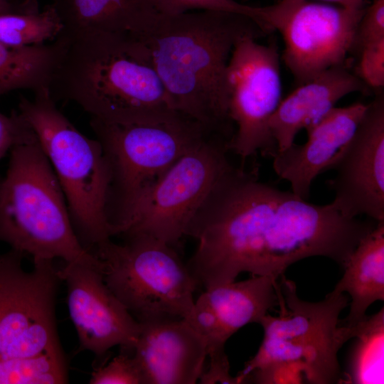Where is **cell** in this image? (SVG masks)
<instances>
[{
	"mask_svg": "<svg viewBox=\"0 0 384 384\" xmlns=\"http://www.w3.org/2000/svg\"><path fill=\"white\" fill-rule=\"evenodd\" d=\"M256 171L240 167L186 231L198 242L187 266L205 288L234 282L243 272L277 280L292 264L314 256L343 269L377 224L261 182Z\"/></svg>",
	"mask_w": 384,
	"mask_h": 384,
	"instance_id": "6da1fadb",
	"label": "cell"
},
{
	"mask_svg": "<svg viewBox=\"0 0 384 384\" xmlns=\"http://www.w3.org/2000/svg\"><path fill=\"white\" fill-rule=\"evenodd\" d=\"M265 31L248 16L220 11H191L164 16L139 38L176 112L212 133L232 139L225 77L236 42Z\"/></svg>",
	"mask_w": 384,
	"mask_h": 384,
	"instance_id": "7a4b0ae2",
	"label": "cell"
},
{
	"mask_svg": "<svg viewBox=\"0 0 384 384\" xmlns=\"http://www.w3.org/2000/svg\"><path fill=\"white\" fill-rule=\"evenodd\" d=\"M63 49L49 85L53 99L78 104L114 124L163 119L173 108L148 49L128 33H60Z\"/></svg>",
	"mask_w": 384,
	"mask_h": 384,
	"instance_id": "3957f363",
	"label": "cell"
},
{
	"mask_svg": "<svg viewBox=\"0 0 384 384\" xmlns=\"http://www.w3.org/2000/svg\"><path fill=\"white\" fill-rule=\"evenodd\" d=\"M278 316L266 314L259 324L264 338L256 354L235 377L240 383H341L338 352L356 334L339 324L348 304L345 293L331 291L318 302L300 299L296 284L282 275Z\"/></svg>",
	"mask_w": 384,
	"mask_h": 384,
	"instance_id": "277c9868",
	"label": "cell"
},
{
	"mask_svg": "<svg viewBox=\"0 0 384 384\" xmlns=\"http://www.w3.org/2000/svg\"><path fill=\"white\" fill-rule=\"evenodd\" d=\"M10 152L0 180V242L33 261H96L75 233L63 190L37 137Z\"/></svg>",
	"mask_w": 384,
	"mask_h": 384,
	"instance_id": "5b68a950",
	"label": "cell"
},
{
	"mask_svg": "<svg viewBox=\"0 0 384 384\" xmlns=\"http://www.w3.org/2000/svg\"><path fill=\"white\" fill-rule=\"evenodd\" d=\"M18 112L31 127L65 196L75 233L88 252L115 235L107 214L110 164L100 142L87 137L58 109L48 88L21 97Z\"/></svg>",
	"mask_w": 384,
	"mask_h": 384,
	"instance_id": "8992f818",
	"label": "cell"
},
{
	"mask_svg": "<svg viewBox=\"0 0 384 384\" xmlns=\"http://www.w3.org/2000/svg\"><path fill=\"white\" fill-rule=\"evenodd\" d=\"M230 140L210 134L176 161L133 204L117 235H146L174 245L215 191L239 168Z\"/></svg>",
	"mask_w": 384,
	"mask_h": 384,
	"instance_id": "52a82bcc",
	"label": "cell"
},
{
	"mask_svg": "<svg viewBox=\"0 0 384 384\" xmlns=\"http://www.w3.org/2000/svg\"><path fill=\"white\" fill-rule=\"evenodd\" d=\"M111 239L92 251L103 279L138 322L185 319L194 304L198 284L172 245L146 235Z\"/></svg>",
	"mask_w": 384,
	"mask_h": 384,
	"instance_id": "ba28073f",
	"label": "cell"
},
{
	"mask_svg": "<svg viewBox=\"0 0 384 384\" xmlns=\"http://www.w3.org/2000/svg\"><path fill=\"white\" fill-rule=\"evenodd\" d=\"M90 124L111 169L107 214L114 227L176 161L213 134L179 112L163 119L124 124L91 117Z\"/></svg>",
	"mask_w": 384,
	"mask_h": 384,
	"instance_id": "9c48e42d",
	"label": "cell"
},
{
	"mask_svg": "<svg viewBox=\"0 0 384 384\" xmlns=\"http://www.w3.org/2000/svg\"><path fill=\"white\" fill-rule=\"evenodd\" d=\"M365 7L351 9L310 0H280L262 6L264 31H277L283 60L297 85L343 65L353 50Z\"/></svg>",
	"mask_w": 384,
	"mask_h": 384,
	"instance_id": "30bf717a",
	"label": "cell"
},
{
	"mask_svg": "<svg viewBox=\"0 0 384 384\" xmlns=\"http://www.w3.org/2000/svg\"><path fill=\"white\" fill-rule=\"evenodd\" d=\"M259 36L247 34L236 42L226 70L228 114L235 128L229 147L243 159L277 152L270 122L282 100L279 54L274 43L257 42Z\"/></svg>",
	"mask_w": 384,
	"mask_h": 384,
	"instance_id": "8fae6325",
	"label": "cell"
},
{
	"mask_svg": "<svg viewBox=\"0 0 384 384\" xmlns=\"http://www.w3.org/2000/svg\"><path fill=\"white\" fill-rule=\"evenodd\" d=\"M60 280L53 260L33 261L31 272H19L0 323V370L14 360L41 354L65 358L55 318Z\"/></svg>",
	"mask_w": 384,
	"mask_h": 384,
	"instance_id": "7c38bea8",
	"label": "cell"
},
{
	"mask_svg": "<svg viewBox=\"0 0 384 384\" xmlns=\"http://www.w3.org/2000/svg\"><path fill=\"white\" fill-rule=\"evenodd\" d=\"M329 170L334 193L331 202L344 216L365 215L384 221V98L380 93L368 105L353 135Z\"/></svg>",
	"mask_w": 384,
	"mask_h": 384,
	"instance_id": "4fadbf2b",
	"label": "cell"
},
{
	"mask_svg": "<svg viewBox=\"0 0 384 384\" xmlns=\"http://www.w3.org/2000/svg\"><path fill=\"white\" fill-rule=\"evenodd\" d=\"M58 274L66 284L69 314L80 349L97 357L115 346L133 349L140 324L105 283L97 258L65 262Z\"/></svg>",
	"mask_w": 384,
	"mask_h": 384,
	"instance_id": "5bb4252c",
	"label": "cell"
},
{
	"mask_svg": "<svg viewBox=\"0 0 384 384\" xmlns=\"http://www.w3.org/2000/svg\"><path fill=\"white\" fill-rule=\"evenodd\" d=\"M282 299L277 280L268 276L206 288L183 319L204 339L209 361H228L225 344L242 326L258 323Z\"/></svg>",
	"mask_w": 384,
	"mask_h": 384,
	"instance_id": "9a60e30c",
	"label": "cell"
},
{
	"mask_svg": "<svg viewBox=\"0 0 384 384\" xmlns=\"http://www.w3.org/2000/svg\"><path fill=\"white\" fill-rule=\"evenodd\" d=\"M133 354L145 384H195L207 357L202 336L183 319L139 322Z\"/></svg>",
	"mask_w": 384,
	"mask_h": 384,
	"instance_id": "2e32d148",
	"label": "cell"
},
{
	"mask_svg": "<svg viewBox=\"0 0 384 384\" xmlns=\"http://www.w3.org/2000/svg\"><path fill=\"white\" fill-rule=\"evenodd\" d=\"M368 105L357 102L334 107L306 130L302 144L293 143L273 159L276 174L289 183L291 191L306 200L314 180L329 171L338 154L353 135Z\"/></svg>",
	"mask_w": 384,
	"mask_h": 384,
	"instance_id": "e0dca14e",
	"label": "cell"
},
{
	"mask_svg": "<svg viewBox=\"0 0 384 384\" xmlns=\"http://www.w3.org/2000/svg\"><path fill=\"white\" fill-rule=\"evenodd\" d=\"M366 88L357 75L343 65L326 70L298 85L282 100L270 122L277 151L290 146L301 130L314 125L343 97L366 91Z\"/></svg>",
	"mask_w": 384,
	"mask_h": 384,
	"instance_id": "ac0fdd59",
	"label": "cell"
},
{
	"mask_svg": "<svg viewBox=\"0 0 384 384\" xmlns=\"http://www.w3.org/2000/svg\"><path fill=\"white\" fill-rule=\"evenodd\" d=\"M51 4L63 22L61 33L65 34L106 31L141 38L164 16L156 0H53Z\"/></svg>",
	"mask_w": 384,
	"mask_h": 384,
	"instance_id": "d6986e66",
	"label": "cell"
},
{
	"mask_svg": "<svg viewBox=\"0 0 384 384\" xmlns=\"http://www.w3.org/2000/svg\"><path fill=\"white\" fill-rule=\"evenodd\" d=\"M343 270L333 291L351 297L349 313L341 325L353 327L366 318L370 304L384 300V221L360 241Z\"/></svg>",
	"mask_w": 384,
	"mask_h": 384,
	"instance_id": "ffe728a7",
	"label": "cell"
},
{
	"mask_svg": "<svg viewBox=\"0 0 384 384\" xmlns=\"http://www.w3.org/2000/svg\"><path fill=\"white\" fill-rule=\"evenodd\" d=\"M63 45L59 36L47 43L22 48L0 42V95L20 89L33 92L49 89Z\"/></svg>",
	"mask_w": 384,
	"mask_h": 384,
	"instance_id": "44dd1931",
	"label": "cell"
},
{
	"mask_svg": "<svg viewBox=\"0 0 384 384\" xmlns=\"http://www.w3.org/2000/svg\"><path fill=\"white\" fill-rule=\"evenodd\" d=\"M356 338L351 349L343 383H383L384 308L356 326Z\"/></svg>",
	"mask_w": 384,
	"mask_h": 384,
	"instance_id": "7402d4cb",
	"label": "cell"
},
{
	"mask_svg": "<svg viewBox=\"0 0 384 384\" xmlns=\"http://www.w3.org/2000/svg\"><path fill=\"white\" fill-rule=\"evenodd\" d=\"M63 22L50 4L43 10L0 15V42L14 48L41 45L57 38Z\"/></svg>",
	"mask_w": 384,
	"mask_h": 384,
	"instance_id": "603a6c76",
	"label": "cell"
},
{
	"mask_svg": "<svg viewBox=\"0 0 384 384\" xmlns=\"http://www.w3.org/2000/svg\"><path fill=\"white\" fill-rule=\"evenodd\" d=\"M160 13L174 16L191 11L209 10L244 14L261 27V6L245 5L235 0H156Z\"/></svg>",
	"mask_w": 384,
	"mask_h": 384,
	"instance_id": "cb8c5ba5",
	"label": "cell"
},
{
	"mask_svg": "<svg viewBox=\"0 0 384 384\" xmlns=\"http://www.w3.org/2000/svg\"><path fill=\"white\" fill-rule=\"evenodd\" d=\"M122 350L110 362L93 370L90 384H145L133 351L123 348Z\"/></svg>",
	"mask_w": 384,
	"mask_h": 384,
	"instance_id": "d4e9b609",
	"label": "cell"
},
{
	"mask_svg": "<svg viewBox=\"0 0 384 384\" xmlns=\"http://www.w3.org/2000/svg\"><path fill=\"white\" fill-rule=\"evenodd\" d=\"M356 75L367 87L381 89L384 85V39L363 46Z\"/></svg>",
	"mask_w": 384,
	"mask_h": 384,
	"instance_id": "484cf974",
	"label": "cell"
},
{
	"mask_svg": "<svg viewBox=\"0 0 384 384\" xmlns=\"http://www.w3.org/2000/svg\"><path fill=\"white\" fill-rule=\"evenodd\" d=\"M384 39V0H372L358 23L353 48Z\"/></svg>",
	"mask_w": 384,
	"mask_h": 384,
	"instance_id": "4316f807",
	"label": "cell"
},
{
	"mask_svg": "<svg viewBox=\"0 0 384 384\" xmlns=\"http://www.w3.org/2000/svg\"><path fill=\"white\" fill-rule=\"evenodd\" d=\"M36 137L31 127L18 111L10 115L0 112V159L14 146Z\"/></svg>",
	"mask_w": 384,
	"mask_h": 384,
	"instance_id": "83f0119b",
	"label": "cell"
},
{
	"mask_svg": "<svg viewBox=\"0 0 384 384\" xmlns=\"http://www.w3.org/2000/svg\"><path fill=\"white\" fill-rule=\"evenodd\" d=\"M39 8L38 0H24L19 3H13L10 0H0V15L27 12Z\"/></svg>",
	"mask_w": 384,
	"mask_h": 384,
	"instance_id": "f1b7e54d",
	"label": "cell"
},
{
	"mask_svg": "<svg viewBox=\"0 0 384 384\" xmlns=\"http://www.w3.org/2000/svg\"><path fill=\"white\" fill-rule=\"evenodd\" d=\"M327 2L336 4L341 6L351 9H363L364 8V0H322Z\"/></svg>",
	"mask_w": 384,
	"mask_h": 384,
	"instance_id": "f546056e",
	"label": "cell"
},
{
	"mask_svg": "<svg viewBox=\"0 0 384 384\" xmlns=\"http://www.w3.org/2000/svg\"><path fill=\"white\" fill-rule=\"evenodd\" d=\"M10 1H12L13 3H14L13 0H10ZM23 1H24V0H16V2L19 3V2H21Z\"/></svg>",
	"mask_w": 384,
	"mask_h": 384,
	"instance_id": "4dcf8cb0",
	"label": "cell"
}]
</instances>
